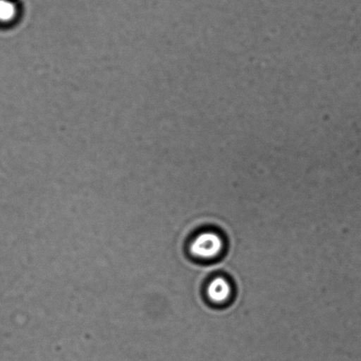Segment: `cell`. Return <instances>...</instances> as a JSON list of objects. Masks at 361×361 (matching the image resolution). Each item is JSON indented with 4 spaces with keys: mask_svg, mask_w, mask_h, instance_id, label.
I'll return each instance as SVG.
<instances>
[{
    "mask_svg": "<svg viewBox=\"0 0 361 361\" xmlns=\"http://www.w3.org/2000/svg\"><path fill=\"white\" fill-rule=\"evenodd\" d=\"M207 295L212 302L223 304L232 295V288L224 278H216L209 284Z\"/></svg>",
    "mask_w": 361,
    "mask_h": 361,
    "instance_id": "2",
    "label": "cell"
},
{
    "mask_svg": "<svg viewBox=\"0 0 361 361\" xmlns=\"http://www.w3.org/2000/svg\"><path fill=\"white\" fill-rule=\"evenodd\" d=\"M18 16V6L12 0H0V23H13Z\"/></svg>",
    "mask_w": 361,
    "mask_h": 361,
    "instance_id": "3",
    "label": "cell"
},
{
    "mask_svg": "<svg viewBox=\"0 0 361 361\" xmlns=\"http://www.w3.org/2000/svg\"><path fill=\"white\" fill-rule=\"evenodd\" d=\"M223 240L217 233L202 232L192 240L190 246V254L200 260L210 261L222 252Z\"/></svg>",
    "mask_w": 361,
    "mask_h": 361,
    "instance_id": "1",
    "label": "cell"
}]
</instances>
